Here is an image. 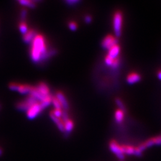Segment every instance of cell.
Wrapping results in <instances>:
<instances>
[{
    "label": "cell",
    "mask_w": 161,
    "mask_h": 161,
    "mask_svg": "<svg viewBox=\"0 0 161 161\" xmlns=\"http://www.w3.org/2000/svg\"><path fill=\"white\" fill-rule=\"evenodd\" d=\"M155 145L161 146V135L153 137V138H149L137 147L142 152H143L145 150H146L147 148H149Z\"/></svg>",
    "instance_id": "cell-3"
},
{
    "label": "cell",
    "mask_w": 161,
    "mask_h": 161,
    "mask_svg": "<svg viewBox=\"0 0 161 161\" xmlns=\"http://www.w3.org/2000/svg\"><path fill=\"white\" fill-rule=\"evenodd\" d=\"M36 89L38 90V91L42 94L44 97H47L50 94V89L48 88V86L44 82L40 83L38 86L36 87Z\"/></svg>",
    "instance_id": "cell-10"
},
{
    "label": "cell",
    "mask_w": 161,
    "mask_h": 161,
    "mask_svg": "<svg viewBox=\"0 0 161 161\" xmlns=\"http://www.w3.org/2000/svg\"><path fill=\"white\" fill-rule=\"evenodd\" d=\"M27 14H28V12L26 9H23L22 12H21V13H20V16H21V18L22 19L23 21V20L26 18V16H27Z\"/></svg>",
    "instance_id": "cell-25"
},
{
    "label": "cell",
    "mask_w": 161,
    "mask_h": 161,
    "mask_svg": "<svg viewBox=\"0 0 161 161\" xmlns=\"http://www.w3.org/2000/svg\"><path fill=\"white\" fill-rule=\"evenodd\" d=\"M37 33L34 30H29L27 33L23 35V41L25 43H32Z\"/></svg>",
    "instance_id": "cell-11"
},
{
    "label": "cell",
    "mask_w": 161,
    "mask_h": 161,
    "mask_svg": "<svg viewBox=\"0 0 161 161\" xmlns=\"http://www.w3.org/2000/svg\"><path fill=\"white\" fill-rule=\"evenodd\" d=\"M73 127H74V123L71 119H69L65 122V132L70 133L73 130Z\"/></svg>",
    "instance_id": "cell-16"
},
{
    "label": "cell",
    "mask_w": 161,
    "mask_h": 161,
    "mask_svg": "<svg viewBox=\"0 0 161 161\" xmlns=\"http://www.w3.org/2000/svg\"><path fill=\"white\" fill-rule=\"evenodd\" d=\"M0 109H1V106H0Z\"/></svg>",
    "instance_id": "cell-31"
},
{
    "label": "cell",
    "mask_w": 161,
    "mask_h": 161,
    "mask_svg": "<svg viewBox=\"0 0 161 161\" xmlns=\"http://www.w3.org/2000/svg\"><path fill=\"white\" fill-rule=\"evenodd\" d=\"M141 79V76L138 73H131L129 74L127 78V81L130 84H133L138 82Z\"/></svg>",
    "instance_id": "cell-13"
},
{
    "label": "cell",
    "mask_w": 161,
    "mask_h": 161,
    "mask_svg": "<svg viewBox=\"0 0 161 161\" xmlns=\"http://www.w3.org/2000/svg\"><path fill=\"white\" fill-rule=\"evenodd\" d=\"M56 97L59 100L61 105V107L64 109V110L67 111V110L69 109V103L68 102V100L64 94L60 91H59L57 93Z\"/></svg>",
    "instance_id": "cell-9"
},
{
    "label": "cell",
    "mask_w": 161,
    "mask_h": 161,
    "mask_svg": "<svg viewBox=\"0 0 161 161\" xmlns=\"http://www.w3.org/2000/svg\"><path fill=\"white\" fill-rule=\"evenodd\" d=\"M68 26H69V28L72 31H75L76 30H77L78 28V26H77V24L74 22H71L69 23V25H68Z\"/></svg>",
    "instance_id": "cell-24"
},
{
    "label": "cell",
    "mask_w": 161,
    "mask_h": 161,
    "mask_svg": "<svg viewBox=\"0 0 161 161\" xmlns=\"http://www.w3.org/2000/svg\"><path fill=\"white\" fill-rule=\"evenodd\" d=\"M33 87L26 84H19L17 83H12L10 84L9 88L12 91H18L20 94H30Z\"/></svg>",
    "instance_id": "cell-6"
},
{
    "label": "cell",
    "mask_w": 161,
    "mask_h": 161,
    "mask_svg": "<svg viewBox=\"0 0 161 161\" xmlns=\"http://www.w3.org/2000/svg\"><path fill=\"white\" fill-rule=\"evenodd\" d=\"M43 110L40 102L35 103L32 105L26 111V116L30 119H33L37 117Z\"/></svg>",
    "instance_id": "cell-5"
},
{
    "label": "cell",
    "mask_w": 161,
    "mask_h": 161,
    "mask_svg": "<svg viewBox=\"0 0 161 161\" xmlns=\"http://www.w3.org/2000/svg\"><path fill=\"white\" fill-rule=\"evenodd\" d=\"M117 40L114 36L109 35L106 36L103 40L102 45L103 48L109 50L112 47L117 45Z\"/></svg>",
    "instance_id": "cell-8"
},
{
    "label": "cell",
    "mask_w": 161,
    "mask_h": 161,
    "mask_svg": "<svg viewBox=\"0 0 161 161\" xmlns=\"http://www.w3.org/2000/svg\"><path fill=\"white\" fill-rule=\"evenodd\" d=\"M50 117L51 120L54 122V123L56 125L58 129L61 132H65V122L61 119V118H58V117H54L53 115L50 114Z\"/></svg>",
    "instance_id": "cell-12"
},
{
    "label": "cell",
    "mask_w": 161,
    "mask_h": 161,
    "mask_svg": "<svg viewBox=\"0 0 161 161\" xmlns=\"http://www.w3.org/2000/svg\"><path fill=\"white\" fill-rule=\"evenodd\" d=\"M56 51L48 50L45 38L41 34H37L31 43L30 58L34 63H40L54 55Z\"/></svg>",
    "instance_id": "cell-1"
},
{
    "label": "cell",
    "mask_w": 161,
    "mask_h": 161,
    "mask_svg": "<svg viewBox=\"0 0 161 161\" xmlns=\"http://www.w3.org/2000/svg\"><path fill=\"white\" fill-rule=\"evenodd\" d=\"M158 78H159L160 80H161V71L158 72Z\"/></svg>",
    "instance_id": "cell-29"
},
{
    "label": "cell",
    "mask_w": 161,
    "mask_h": 161,
    "mask_svg": "<svg viewBox=\"0 0 161 161\" xmlns=\"http://www.w3.org/2000/svg\"></svg>",
    "instance_id": "cell-32"
},
{
    "label": "cell",
    "mask_w": 161,
    "mask_h": 161,
    "mask_svg": "<svg viewBox=\"0 0 161 161\" xmlns=\"http://www.w3.org/2000/svg\"><path fill=\"white\" fill-rule=\"evenodd\" d=\"M50 114L55 117L61 118V116H62V114H63V110L61 109H55Z\"/></svg>",
    "instance_id": "cell-21"
},
{
    "label": "cell",
    "mask_w": 161,
    "mask_h": 161,
    "mask_svg": "<svg viewBox=\"0 0 161 161\" xmlns=\"http://www.w3.org/2000/svg\"><path fill=\"white\" fill-rule=\"evenodd\" d=\"M115 59H113L111 58L110 56H109L108 55L106 56V57L105 58V63L107 66H112L114 61Z\"/></svg>",
    "instance_id": "cell-22"
},
{
    "label": "cell",
    "mask_w": 161,
    "mask_h": 161,
    "mask_svg": "<svg viewBox=\"0 0 161 161\" xmlns=\"http://www.w3.org/2000/svg\"><path fill=\"white\" fill-rule=\"evenodd\" d=\"M51 103L53 104V106H54L55 109H62V107H61V105L60 103L59 100L58 99V98L56 96H52Z\"/></svg>",
    "instance_id": "cell-20"
},
{
    "label": "cell",
    "mask_w": 161,
    "mask_h": 161,
    "mask_svg": "<svg viewBox=\"0 0 161 161\" xmlns=\"http://www.w3.org/2000/svg\"><path fill=\"white\" fill-rule=\"evenodd\" d=\"M120 52V47L117 44L109 50L108 56L113 59H117Z\"/></svg>",
    "instance_id": "cell-14"
},
{
    "label": "cell",
    "mask_w": 161,
    "mask_h": 161,
    "mask_svg": "<svg viewBox=\"0 0 161 161\" xmlns=\"http://www.w3.org/2000/svg\"><path fill=\"white\" fill-rule=\"evenodd\" d=\"M84 20H85V22L87 23H90L91 22H92V17L91 16L87 15L84 18Z\"/></svg>",
    "instance_id": "cell-26"
},
{
    "label": "cell",
    "mask_w": 161,
    "mask_h": 161,
    "mask_svg": "<svg viewBox=\"0 0 161 161\" xmlns=\"http://www.w3.org/2000/svg\"><path fill=\"white\" fill-rule=\"evenodd\" d=\"M19 3L23 5V6H25V7H30L31 9L35 8L36 6V4L35 3L34 1H27V0H22V1H19Z\"/></svg>",
    "instance_id": "cell-18"
},
{
    "label": "cell",
    "mask_w": 161,
    "mask_h": 161,
    "mask_svg": "<svg viewBox=\"0 0 161 161\" xmlns=\"http://www.w3.org/2000/svg\"><path fill=\"white\" fill-rule=\"evenodd\" d=\"M119 59H118V58L115 59L114 61V63H113V65H112V66L114 68H117V67L118 66V65H119Z\"/></svg>",
    "instance_id": "cell-27"
},
{
    "label": "cell",
    "mask_w": 161,
    "mask_h": 161,
    "mask_svg": "<svg viewBox=\"0 0 161 161\" xmlns=\"http://www.w3.org/2000/svg\"><path fill=\"white\" fill-rule=\"evenodd\" d=\"M19 30H20V32L23 34V35H25L26 33L28 32V31L29 30H28V25L26 24V23L23 20V21H22L20 24H19Z\"/></svg>",
    "instance_id": "cell-19"
},
{
    "label": "cell",
    "mask_w": 161,
    "mask_h": 161,
    "mask_svg": "<svg viewBox=\"0 0 161 161\" xmlns=\"http://www.w3.org/2000/svg\"><path fill=\"white\" fill-rule=\"evenodd\" d=\"M122 19L123 17L121 12H117L114 16V30L117 37H119L121 35Z\"/></svg>",
    "instance_id": "cell-4"
},
{
    "label": "cell",
    "mask_w": 161,
    "mask_h": 161,
    "mask_svg": "<svg viewBox=\"0 0 161 161\" xmlns=\"http://www.w3.org/2000/svg\"><path fill=\"white\" fill-rule=\"evenodd\" d=\"M122 151L124 154L128 155H134L135 152V147L132 146L130 145H121Z\"/></svg>",
    "instance_id": "cell-15"
},
{
    "label": "cell",
    "mask_w": 161,
    "mask_h": 161,
    "mask_svg": "<svg viewBox=\"0 0 161 161\" xmlns=\"http://www.w3.org/2000/svg\"><path fill=\"white\" fill-rule=\"evenodd\" d=\"M115 117L117 123H121L124 118V112L122 110L118 109L115 112Z\"/></svg>",
    "instance_id": "cell-17"
},
{
    "label": "cell",
    "mask_w": 161,
    "mask_h": 161,
    "mask_svg": "<svg viewBox=\"0 0 161 161\" xmlns=\"http://www.w3.org/2000/svg\"><path fill=\"white\" fill-rule=\"evenodd\" d=\"M66 3H68L69 5H73V4H76V3H78V2H79V1H76V0H69V1H66Z\"/></svg>",
    "instance_id": "cell-28"
},
{
    "label": "cell",
    "mask_w": 161,
    "mask_h": 161,
    "mask_svg": "<svg viewBox=\"0 0 161 161\" xmlns=\"http://www.w3.org/2000/svg\"><path fill=\"white\" fill-rule=\"evenodd\" d=\"M110 150L114 153L119 161H124L125 155L124 154L121 145L115 140H112L109 143Z\"/></svg>",
    "instance_id": "cell-2"
},
{
    "label": "cell",
    "mask_w": 161,
    "mask_h": 161,
    "mask_svg": "<svg viewBox=\"0 0 161 161\" xmlns=\"http://www.w3.org/2000/svg\"><path fill=\"white\" fill-rule=\"evenodd\" d=\"M2 150L1 148H0V156L2 155Z\"/></svg>",
    "instance_id": "cell-30"
},
{
    "label": "cell",
    "mask_w": 161,
    "mask_h": 161,
    "mask_svg": "<svg viewBox=\"0 0 161 161\" xmlns=\"http://www.w3.org/2000/svg\"><path fill=\"white\" fill-rule=\"evenodd\" d=\"M116 103H117V106L119 107L120 110H122L124 111V110L125 109V106H124V103L122 102V100L121 99H116Z\"/></svg>",
    "instance_id": "cell-23"
},
{
    "label": "cell",
    "mask_w": 161,
    "mask_h": 161,
    "mask_svg": "<svg viewBox=\"0 0 161 161\" xmlns=\"http://www.w3.org/2000/svg\"><path fill=\"white\" fill-rule=\"evenodd\" d=\"M37 102H38V101L33 96L30 95L25 100L19 103L17 107L19 110L26 112L32 105Z\"/></svg>",
    "instance_id": "cell-7"
}]
</instances>
